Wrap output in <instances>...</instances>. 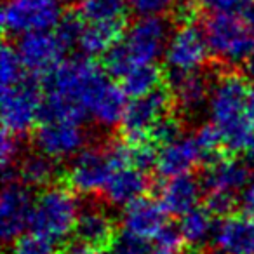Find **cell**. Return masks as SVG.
<instances>
[{"instance_id": "obj_1", "label": "cell", "mask_w": 254, "mask_h": 254, "mask_svg": "<svg viewBox=\"0 0 254 254\" xmlns=\"http://www.w3.org/2000/svg\"><path fill=\"white\" fill-rule=\"evenodd\" d=\"M42 85V122L68 120L80 124L87 117L103 127L122 122L127 108L126 92L91 58L61 61L44 77Z\"/></svg>"}, {"instance_id": "obj_2", "label": "cell", "mask_w": 254, "mask_h": 254, "mask_svg": "<svg viewBox=\"0 0 254 254\" xmlns=\"http://www.w3.org/2000/svg\"><path fill=\"white\" fill-rule=\"evenodd\" d=\"M247 82L242 75L228 71L219 75L211 87L207 112L228 152L246 150L254 134V127L247 117V98L251 92Z\"/></svg>"}, {"instance_id": "obj_3", "label": "cell", "mask_w": 254, "mask_h": 254, "mask_svg": "<svg viewBox=\"0 0 254 254\" xmlns=\"http://www.w3.org/2000/svg\"><path fill=\"white\" fill-rule=\"evenodd\" d=\"M202 30L211 56L226 66L244 64L254 54V32L239 14H207Z\"/></svg>"}, {"instance_id": "obj_4", "label": "cell", "mask_w": 254, "mask_h": 254, "mask_svg": "<svg viewBox=\"0 0 254 254\" xmlns=\"http://www.w3.org/2000/svg\"><path fill=\"white\" fill-rule=\"evenodd\" d=\"M80 205L70 188L47 187L35 198L32 216V230L44 237L63 242L75 232Z\"/></svg>"}, {"instance_id": "obj_5", "label": "cell", "mask_w": 254, "mask_h": 254, "mask_svg": "<svg viewBox=\"0 0 254 254\" xmlns=\"http://www.w3.org/2000/svg\"><path fill=\"white\" fill-rule=\"evenodd\" d=\"M44 87L33 77H25L21 82L2 89V124L4 131L12 136L28 134L42 115Z\"/></svg>"}, {"instance_id": "obj_6", "label": "cell", "mask_w": 254, "mask_h": 254, "mask_svg": "<svg viewBox=\"0 0 254 254\" xmlns=\"http://www.w3.org/2000/svg\"><path fill=\"white\" fill-rule=\"evenodd\" d=\"M173 19L166 16H150L138 18L126 30L120 40L134 66L155 64V61L166 54L167 44L173 35Z\"/></svg>"}, {"instance_id": "obj_7", "label": "cell", "mask_w": 254, "mask_h": 254, "mask_svg": "<svg viewBox=\"0 0 254 254\" xmlns=\"http://www.w3.org/2000/svg\"><path fill=\"white\" fill-rule=\"evenodd\" d=\"M61 7L60 0H5L2 9L4 32L18 39L32 32H49L63 16Z\"/></svg>"}, {"instance_id": "obj_8", "label": "cell", "mask_w": 254, "mask_h": 254, "mask_svg": "<svg viewBox=\"0 0 254 254\" xmlns=\"http://www.w3.org/2000/svg\"><path fill=\"white\" fill-rule=\"evenodd\" d=\"M173 96L169 89H157L143 98L131 99L124 112L120 129L126 141H145L150 139L153 127L160 122L173 106Z\"/></svg>"}, {"instance_id": "obj_9", "label": "cell", "mask_w": 254, "mask_h": 254, "mask_svg": "<svg viewBox=\"0 0 254 254\" xmlns=\"http://www.w3.org/2000/svg\"><path fill=\"white\" fill-rule=\"evenodd\" d=\"M209 54L204 30L191 19L176 25L164 60L169 71H200L207 63Z\"/></svg>"}, {"instance_id": "obj_10", "label": "cell", "mask_w": 254, "mask_h": 254, "mask_svg": "<svg viewBox=\"0 0 254 254\" xmlns=\"http://www.w3.org/2000/svg\"><path fill=\"white\" fill-rule=\"evenodd\" d=\"M4 190L0 197V233L4 242H12L25 235L26 228L32 226V216L35 200L32 191L19 180L4 178Z\"/></svg>"}, {"instance_id": "obj_11", "label": "cell", "mask_w": 254, "mask_h": 254, "mask_svg": "<svg viewBox=\"0 0 254 254\" xmlns=\"http://www.w3.org/2000/svg\"><path fill=\"white\" fill-rule=\"evenodd\" d=\"M115 169L117 166L108 146L105 148L92 146V148H85L71 160L66 171V180L68 185L78 193L94 195L98 191H103Z\"/></svg>"}, {"instance_id": "obj_12", "label": "cell", "mask_w": 254, "mask_h": 254, "mask_svg": "<svg viewBox=\"0 0 254 254\" xmlns=\"http://www.w3.org/2000/svg\"><path fill=\"white\" fill-rule=\"evenodd\" d=\"M87 145V132L77 122L46 120L35 131V146L49 159H75Z\"/></svg>"}, {"instance_id": "obj_13", "label": "cell", "mask_w": 254, "mask_h": 254, "mask_svg": "<svg viewBox=\"0 0 254 254\" xmlns=\"http://www.w3.org/2000/svg\"><path fill=\"white\" fill-rule=\"evenodd\" d=\"M212 82L202 71H167V89L183 115L195 119L209 106Z\"/></svg>"}, {"instance_id": "obj_14", "label": "cell", "mask_w": 254, "mask_h": 254, "mask_svg": "<svg viewBox=\"0 0 254 254\" xmlns=\"http://www.w3.org/2000/svg\"><path fill=\"white\" fill-rule=\"evenodd\" d=\"M64 51L54 32H32L21 35L16 42V53L30 73L47 75L63 61Z\"/></svg>"}, {"instance_id": "obj_15", "label": "cell", "mask_w": 254, "mask_h": 254, "mask_svg": "<svg viewBox=\"0 0 254 254\" xmlns=\"http://www.w3.org/2000/svg\"><path fill=\"white\" fill-rule=\"evenodd\" d=\"M167 212L160 200L153 198H139L131 205L124 207L120 223L124 233L141 240H155V237L166 228Z\"/></svg>"}, {"instance_id": "obj_16", "label": "cell", "mask_w": 254, "mask_h": 254, "mask_svg": "<svg viewBox=\"0 0 254 254\" xmlns=\"http://www.w3.org/2000/svg\"><path fill=\"white\" fill-rule=\"evenodd\" d=\"M249 166L235 157L219 155L212 162L207 164L204 176H202V188L205 193H228L235 195L242 191L251 180Z\"/></svg>"}, {"instance_id": "obj_17", "label": "cell", "mask_w": 254, "mask_h": 254, "mask_svg": "<svg viewBox=\"0 0 254 254\" xmlns=\"http://www.w3.org/2000/svg\"><path fill=\"white\" fill-rule=\"evenodd\" d=\"M205 162L204 153L193 134L183 136L171 145L160 146L157 159V173L166 180L190 174L195 166Z\"/></svg>"}, {"instance_id": "obj_18", "label": "cell", "mask_w": 254, "mask_h": 254, "mask_svg": "<svg viewBox=\"0 0 254 254\" xmlns=\"http://www.w3.org/2000/svg\"><path fill=\"white\" fill-rule=\"evenodd\" d=\"M212 242L223 254H254V216L242 212L223 218Z\"/></svg>"}, {"instance_id": "obj_19", "label": "cell", "mask_w": 254, "mask_h": 254, "mask_svg": "<svg viewBox=\"0 0 254 254\" xmlns=\"http://www.w3.org/2000/svg\"><path fill=\"white\" fill-rule=\"evenodd\" d=\"M148 187L150 181L145 171L136 167H119L113 171L101 193L105 202L112 207H127L143 198Z\"/></svg>"}, {"instance_id": "obj_20", "label": "cell", "mask_w": 254, "mask_h": 254, "mask_svg": "<svg viewBox=\"0 0 254 254\" xmlns=\"http://www.w3.org/2000/svg\"><path fill=\"white\" fill-rule=\"evenodd\" d=\"M73 233L77 235L78 242L96 249H108L115 240V223L105 207L98 204H87L80 209Z\"/></svg>"}, {"instance_id": "obj_21", "label": "cell", "mask_w": 254, "mask_h": 254, "mask_svg": "<svg viewBox=\"0 0 254 254\" xmlns=\"http://www.w3.org/2000/svg\"><path fill=\"white\" fill-rule=\"evenodd\" d=\"M202 191V181L195 180L191 174H183L166 180V183L160 187L159 200L167 214L181 218L197 207Z\"/></svg>"}, {"instance_id": "obj_22", "label": "cell", "mask_w": 254, "mask_h": 254, "mask_svg": "<svg viewBox=\"0 0 254 254\" xmlns=\"http://www.w3.org/2000/svg\"><path fill=\"white\" fill-rule=\"evenodd\" d=\"M126 23H87L78 42V49L85 58H94L106 54L122 39Z\"/></svg>"}, {"instance_id": "obj_23", "label": "cell", "mask_w": 254, "mask_h": 254, "mask_svg": "<svg viewBox=\"0 0 254 254\" xmlns=\"http://www.w3.org/2000/svg\"><path fill=\"white\" fill-rule=\"evenodd\" d=\"M18 180L28 188H47L56 180V164L44 153L23 155L16 167Z\"/></svg>"}, {"instance_id": "obj_24", "label": "cell", "mask_w": 254, "mask_h": 254, "mask_svg": "<svg viewBox=\"0 0 254 254\" xmlns=\"http://www.w3.org/2000/svg\"><path fill=\"white\" fill-rule=\"evenodd\" d=\"M178 230L185 244L193 247L202 246L204 242H207L209 237L214 235V214L207 207H195L181 216Z\"/></svg>"}, {"instance_id": "obj_25", "label": "cell", "mask_w": 254, "mask_h": 254, "mask_svg": "<svg viewBox=\"0 0 254 254\" xmlns=\"http://www.w3.org/2000/svg\"><path fill=\"white\" fill-rule=\"evenodd\" d=\"M122 91L126 96L136 99L157 91L162 82V71L157 64H138L132 68L129 73H126L122 78Z\"/></svg>"}, {"instance_id": "obj_26", "label": "cell", "mask_w": 254, "mask_h": 254, "mask_svg": "<svg viewBox=\"0 0 254 254\" xmlns=\"http://www.w3.org/2000/svg\"><path fill=\"white\" fill-rule=\"evenodd\" d=\"M78 12L85 23H126L127 0H82Z\"/></svg>"}, {"instance_id": "obj_27", "label": "cell", "mask_w": 254, "mask_h": 254, "mask_svg": "<svg viewBox=\"0 0 254 254\" xmlns=\"http://www.w3.org/2000/svg\"><path fill=\"white\" fill-rule=\"evenodd\" d=\"M85 30V19L80 16L78 9H70V11L63 12L60 23L54 28L58 40L63 44L64 49H71V47L78 46L80 37Z\"/></svg>"}, {"instance_id": "obj_28", "label": "cell", "mask_w": 254, "mask_h": 254, "mask_svg": "<svg viewBox=\"0 0 254 254\" xmlns=\"http://www.w3.org/2000/svg\"><path fill=\"white\" fill-rule=\"evenodd\" d=\"M25 66L19 60L16 47L4 44L0 53V78H2V89L16 85L25 78Z\"/></svg>"}, {"instance_id": "obj_29", "label": "cell", "mask_w": 254, "mask_h": 254, "mask_svg": "<svg viewBox=\"0 0 254 254\" xmlns=\"http://www.w3.org/2000/svg\"><path fill=\"white\" fill-rule=\"evenodd\" d=\"M11 254H61L58 242L37 232L21 235L11 247Z\"/></svg>"}, {"instance_id": "obj_30", "label": "cell", "mask_w": 254, "mask_h": 254, "mask_svg": "<svg viewBox=\"0 0 254 254\" xmlns=\"http://www.w3.org/2000/svg\"><path fill=\"white\" fill-rule=\"evenodd\" d=\"M108 254H178V251L162 249V247L148 244V240H141L122 233L108 247Z\"/></svg>"}, {"instance_id": "obj_31", "label": "cell", "mask_w": 254, "mask_h": 254, "mask_svg": "<svg viewBox=\"0 0 254 254\" xmlns=\"http://www.w3.org/2000/svg\"><path fill=\"white\" fill-rule=\"evenodd\" d=\"M183 122L178 119L176 115H166L155 127H153L150 139L155 145L166 146L171 143L178 141L180 138H183Z\"/></svg>"}, {"instance_id": "obj_32", "label": "cell", "mask_w": 254, "mask_h": 254, "mask_svg": "<svg viewBox=\"0 0 254 254\" xmlns=\"http://www.w3.org/2000/svg\"><path fill=\"white\" fill-rule=\"evenodd\" d=\"M127 5L138 18L150 16H164L173 12L176 7L174 0H127Z\"/></svg>"}, {"instance_id": "obj_33", "label": "cell", "mask_w": 254, "mask_h": 254, "mask_svg": "<svg viewBox=\"0 0 254 254\" xmlns=\"http://www.w3.org/2000/svg\"><path fill=\"white\" fill-rule=\"evenodd\" d=\"M19 157H21V143L18 141V136L4 131L0 141V160H2L4 173H11L12 166L19 162Z\"/></svg>"}, {"instance_id": "obj_34", "label": "cell", "mask_w": 254, "mask_h": 254, "mask_svg": "<svg viewBox=\"0 0 254 254\" xmlns=\"http://www.w3.org/2000/svg\"><path fill=\"white\" fill-rule=\"evenodd\" d=\"M251 0H198L205 14H240Z\"/></svg>"}, {"instance_id": "obj_35", "label": "cell", "mask_w": 254, "mask_h": 254, "mask_svg": "<svg viewBox=\"0 0 254 254\" xmlns=\"http://www.w3.org/2000/svg\"><path fill=\"white\" fill-rule=\"evenodd\" d=\"M237 200L235 195H228V193H207L205 197V207L212 212L214 216H230V212L233 211Z\"/></svg>"}, {"instance_id": "obj_36", "label": "cell", "mask_w": 254, "mask_h": 254, "mask_svg": "<svg viewBox=\"0 0 254 254\" xmlns=\"http://www.w3.org/2000/svg\"><path fill=\"white\" fill-rule=\"evenodd\" d=\"M181 242H183V239H181L180 230L169 225L155 237V246L162 247V249H167V251H180Z\"/></svg>"}, {"instance_id": "obj_37", "label": "cell", "mask_w": 254, "mask_h": 254, "mask_svg": "<svg viewBox=\"0 0 254 254\" xmlns=\"http://www.w3.org/2000/svg\"><path fill=\"white\" fill-rule=\"evenodd\" d=\"M240 207L246 214L254 216V176L249 180L247 187L242 190V195H240Z\"/></svg>"}, {"instance_id": "obj_38", "label": "cell", "mask_w": 254, "mask_h": 254, "mask_svg": "<svg viewBox=\"0 0 254 254\" xmlns=\"http://www.w3.org/2000/svg\"><path fill=\"white\" fill-rule=\"evenodd\" d=\"M61 254H101V251L96 249V247H91L87 244H82V242H73L70 246H66Z\"/></svg>"}, {"instance_id": "obj_39", "label": "cell", "mask_w": 254, "mask_h": 254, "mask_svg": "<svg viewBox=\"0 0 254 254\" xmlns=\"http://www.w3.org/2000/svg\"><path fill=\"white\" fill-rule=\"evenodd\" d=\"M239 16H240V19L247 25V28L254 32V0H251L249 4L242 9V12H240Z\"/></svg>"}, {"instance_id": "obj_40", "label": "cell", "mask_w": 254, "mask_h": 254, "mask_svg": "<svg viewBox=\"0 0 254 254\" xmlns=\"http://www.w3.org/2000/svg\"><path fill=\"white\" fill-rule=\"evenodd\" d=\"M244 75L251 84H254V54L244 63Z\"/></svg>"}, {"instance_id": "obj_41", "label": "cell", "mask_w": 254, "mask_h": 254, "mask_svg": "<svg viewBox=\"0 0 254 254\" xmlns=\"http://www.w3.org/2000/svg\"><path fill=\"white\" fill-rule=\"evenodd\" d=\"M247 117H249V122L254 127V87H251L249 98H247Z\"/></svg>"}, {"instance_id": "obj_42", "label": "cell", "mask_w": 254, "mask_h": 254, "mask_svg": "<svg viewBox=\"0 0 254 254\" xmlns=\"http://www.w3.org/2000/svg\"><path fill=\"white\" fill-rule=\"evenodd\" d=\"M244 152H246L247 162L254 166V134H253V138H251V141L247 143V146H246V150H244Z\"/></svg>"}, {"instance_id": "obj_43", "label": "cell", "mask_w": 254, "mask_h": 254, "mask_svg": "<svg viewBox=\"0 0 254 254\" xmlns=\"http://www.w3.org/2000/svg\"><path fill=\"white\" fill-rule=\"evenodd\" d=\"M60 2L63 5H68V7H71V9H77L78 5L82 4V0H60Z\"/></svg>"}, {"instance_id": "obj_44", "label": "cell", "mask_w": 254, "mask_h": 254, "mask_svg": "<svg viewBox=\"0 0 254 254\" xmlns=\"http://www.w3.org/2000/svg\"><path fill=\"white\" fill-rule=\"evenodd\" d=\"M195 254H211V253H195Z\"/></svg>"}]
</instances>
